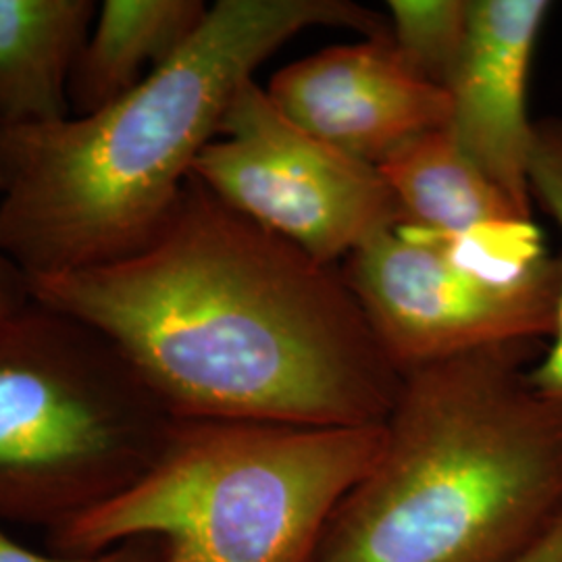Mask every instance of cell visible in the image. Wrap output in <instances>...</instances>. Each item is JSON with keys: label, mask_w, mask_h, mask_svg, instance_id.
Returning <instances> with one entry per match:
<instances>
[{"label": "cell", "mask_w": 562, "mask_h": 562, "mask_svg": "<svg viewBox=\"0 0 562 562\" xmlns=\"http://www.w3.org/2000/svg\"><path fill=\"white\" fill-rule=\"evenodd\" d=\"M192 176L241 215L331 267L402 222L375 165L306 132L255 80L241 86Z\"/></svg>", "instance_id": "7"}, {"label": "cell", "mask_w": 562, "mask_h": 562, "mask_svg": "<svg viewBox=\"0 0 562 562\" xmlns=\"http://www.w3.org/2000/svg\"><path fill=\"white\" fill-rule=\"evenodd\" d=\"M387 7L398 55L419 78L446 90L469 36L471 0H392Z\"/></svg>", "instance_id": "13"}, {"label": "cell", "mask_w": 562, "mask_h": 562, "mask_svg": "<svg viewBox=\"0 0 562 562\" xmlns=\"http://www.w3.org/2000/svg\"><path fill=\"white\" fill-rule=\"evenodd\" d=\"M508 562H562V513L538 540Z\"/></svg>", "instance_id": "17"}, {"label": "cell", "mask_w": 562, "mask_h": 562, "mask_svg": "<svg viewBox=\"0 0 562 562\" xmlns=\"http://www.w3.org/2000/svg\"><path fill=\"white\" fill-rule=\"evenodd\" d=\"M201 0H104L69 81L71 111L90 115L120 101L199 30Z\"/></svg>", "instance_id": "12"}, {"label": "cell", "mask_w": 562, "mask_h": 562, "mask_svg": "<svg viewBox=\"0 0 562 562\" xmlns=\"http://www.w3.org/2000/svg\"><path fill=\"white\" fill-rule=\"evenodd\" d=\"M550 9L546 0H471L467 44L446 86V130L525 215L533 204L529 157L536 132L527 115V80Z\"/></svg>", "instance_id": "9"}, {"label": "cell", "mask_w": 562, "mask_h": 562, "mask_svg": "<svg viewBox=\"0 0 562 562\" xmlns=\"http://www.w3.org/2000/svg\"><path fill=\"white\" fill-rule=\"evenodd\" d=\"M402 222L454 244L473 261L525 269L548 257L542 234L442 127L406 142L378 167Z\"/></svg>", "instance_id": "10"}, {"label": "cell", "mask_w": 562, "mask_h": 562, "mask_svg": "<svg viewBox=\"0 0 562 562\" xmlns=\"http://www.w3.org/2000/svg\"><path fill=\"white\" fill-rule=\"evenodd\" d=\"M341 273L401 375L554 334L562 262L550 255L527 269H498L398 223L355 250Z\"/></svg>", "instance_id": "6"}, {"label": "cell", "mask_w": 562, "mask_h": 562, "mask_svg": "<svg viewBox=\"0 0 562 562\" xmlns=\"http://www.w3.org/2000/svg\"><path fill=\"white\" fill-rule=\"evenodd\" d=\"M311 27L390 34L380 15L346 0H220L120 101L80 117L0 125V255L30 280L140 252L241 86Z\"/></svg>", "instance_id": "2"}, {"label": "cell", "mask_w": 562, "mask_h": 562, "mask_svg": "<svg viewBox=\"0 0 562 562\" xmlns=\"http://www.w3.org/2000/svg\"><path fill=\"white\" fill-rule=\"evenodd\" d=\"M178 417L92 325L32 301L0 319V522L50 531L117 498Z\"/></svg>", "instance_id": "5"}, {"label": "cell", "mask_w": 562, "mask_h": 562, "mask_svg": "<svg viewBox=\"0 0 562 562\" xmlns=\"http://www.w3.org/2000/svg\"><path fill=\"white\" fill-rule=\"evenodd\" d=\"M531 199L542 202L562 232V120L538 121L529 157ZM562 262V259H561ZM529 380L548 401L562 406V288L559 315L550 346L529 367Z\"/></svg>", "instance_id": "14"}, {"label": "cell", "mask_w": 562, "mask_h": 562, "mask_svg": "<svg viewBox=\"0 0 562 562\" xmlns=\"http://www.w3.org/2000/svg\"><path fill=\"white\" fill-rule=\"evenodd\" d=\"M533 346L404 371L315 562H508L538 540L562 513V406L529 380Z\"/></svg>", "instance_id": "3"}, {"label": "cell", "mask_w": 562, "mask_h": 562, "mask_svg": "<svg viewBox=\"0 0 562 562\" xmlns=\"http://www.w3.org/2000/svg\"><path fill=\"white\" fill-rule=\"evenodd\" d=\"M97 15L94 0H0V125L71 117L69 81Z\"/></svg>", "instance_id": "11"}, {"label": "cell", "mask_w": 562, "mask_h": 562, "mask_svg": "<svg viewBox=\"0 0 562 562\" xmlns=\"http://www.w3.org/2000/svg\"><path fill=\"white\" fill-rule=\"evenodd\" d=\"M267 94L306 132L375 167L450 120L448 92L419 78L390 36L296 60L273 76Z\"/></svg>", "instance_id": "8"}, {"label": "cell", "mask_w": 562, "mask_h": 562, "mask_svg": "<svg viewBox=\"0 0 562 562\" xmlns=\"http://www.w3.org/2000/svg\"><path fill=\"white\" fill-rule=\"evenodd\" d=\"M382 442L383 425L178 419L138 482L50 531L48 543L86 557L155 538L161 562H315Z\"/></svg>", "instance_id": "4"}, {"label": "cell", "mask_w": 562, "mask_h": 562, "mask_svg": "<svg viewBox=\"0 0 562 562\" xmlns=\"http://www.w3.org/2000/svg\"><path fill=\"white\" fill-rule=\"evenodd\" d=\"M162 548L155 538H138L86 557H46L15 542L0 522V562H161Z\"/></svg>", "instance_id": "15"}, {"label": "cell", "mask_w": 562, "mask_h": 562, "mask_svg": "<svg viewBox=\"0 0 562 562\" xmlns=\"http://www.w3.org/2000/svg\"><path fill=\"white\" fill-rule=\"evenodd\" d=\"M30 296L104 334L178 419L362 427L398 396L344 273L196 176L140 252L30 278Z\"/></svg>", "instance_id": "1"}, {"label": "cell", "mask_w": 562, "mask_h": 562, "mask_svg": "<svg viewBox=\"0 0 562 562\" xmlns=\"http://www.w3.org/2000/svg\"><path fill=\"white\" fill-rule=\"evenodd\" d=\"M32 302L30 280L15 262L0 255V319Z\"/></svg>", "instance_id": "16"}]
</instances>
